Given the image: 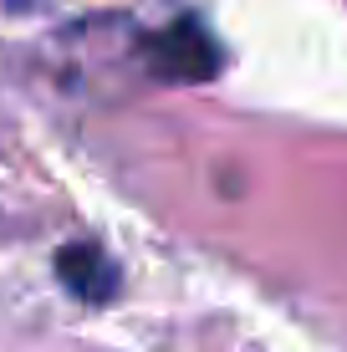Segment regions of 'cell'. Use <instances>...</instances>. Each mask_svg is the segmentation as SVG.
<instances>
[{"label":"cell","mask_w":347,"mask_h":352,"mask_svg":"<svg viewBox=\"0 0 347 352\" xmlns=\"http://www.w3.org/2000/svg\"><path fill=\"white\" fill-rule=\"evenodd\" d=\"M148 52H153V67L164 77H210L214 72V46L194 21H179L164 36H153Z\"/></svg>","instance_id":"1"},{"label":"cell","mask_w":347,"mask_h":352,"mask_svg":"<svg viewBox=\"0 0 347 352\" xmlns=\"http://www.w3.org/2000/svg\"><path fill=\"white\" fill-rule=\"evenodd\" d=\"M56 276H62L82 301H92V307L117 291V265L107 261L98 245H67L62 256H56Z\"/></svg>","instance_id":"2"}]
</instances>
